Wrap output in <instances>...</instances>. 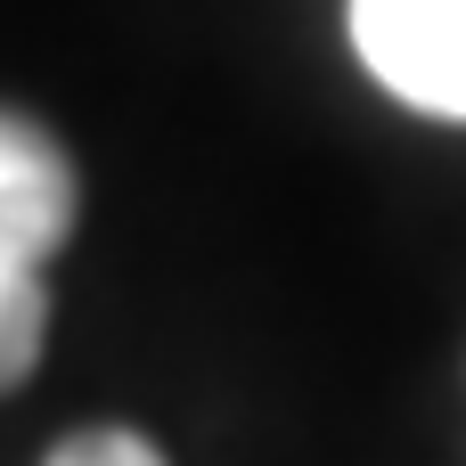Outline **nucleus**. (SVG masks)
Segmentation results:
<instances>
[{
    "label": "nucleus",
    "mask_w": 466,
    "mask_h": 466,
    "mask_svg": "<svg viewBox=\"0 0 466 466\" xmlns=\"http://www.w3.org/2000/svg\"><path fill=\"white\" fill-rule=\"evenodd\" d=\"M41 344H49V287H41V279L0 287V401L33 377Z\"/></svg>",
    "instance_id": "nucleus-3"
},
{
    "label": "nucleus",
    "mask_w": 466,
    "mask_h": 466,
    "mask_svg": "<svg viewBox=\"0 0 466 466\" xmlns=\"http://www.w3.org/2000/svg\"><path fill=\"white\" fill-rule=\"evenodd\" d=\"M41 466H164V451L147 434H123V426H90V434H66Z\"/></svg>",
    "instance_id": "nucleus-4"
},
{
    "label": "nucleus",
    "mask_w": 466,
    "mask_h": 466,
    "mask_svg": "<svg viewBox=\"0 0 466 466\" xmlns=\"http://www.w3.org/2000/svg\"><path fill=\"white\" fill-rule=\"evenodd\" d=\"M352 49L393 98L466 123V0H352Z\"/></svg>",
    "instance_id": "nucleus-1"
},
{
    "label": "nucleus",
    "mask_w": 466,
    "mask_h": 466,
    "mask_svg": "<svg viewBox=\"0 0 466 466\" xmlns=\"http://www.w3.org/2000/svg\"><path fill=\"white\" fill-rule=\"evenodd\" d=\"M82 188H74V156L33 123L0 106V287H25L49 270V254L74 238Z\"/></svg>",
    "instance_id": "nucleus-2"
}]
</instances>
